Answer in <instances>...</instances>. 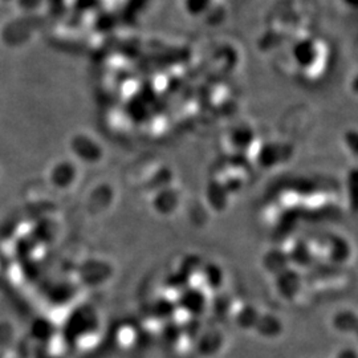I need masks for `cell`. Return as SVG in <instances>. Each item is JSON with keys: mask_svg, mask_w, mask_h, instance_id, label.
<instances>
[{"mask_svg": "<svg viewBox=\"0 0 358 358\" xmlns=\"http://www.w3.org/2000/svg\"><path fill=\"white\" fill-rule=\"evenodd\" d=\"M345 1L346 6H349V7H353V8H356L358 4V0H344Z\"/></svg>", "mask_w": 358, "mask_h": 358, "instance_id": "3957f363", "label": "cell"}, {"mask_svg": "<svg viewBox=\"0 0 358 358\" xmlns=\"http://www.w3.org/2000/svg\"><path fill=\"white\" fill-rule=\"evenodd\" d=\"M211 4V0H185V7L192 15H201L205 13Z\"/></svg>", "mask_w": 358, "mask_h": 358, "instance_id": "7a4b0ae2", "label": "cell"}, {"mask_svg": "<svg viewBox=\"0 0 358 358\" xmlns=\"http://www.w3.org/2000/svg\"><path fill=\"white\" fill-rule=\"evenodd\" d=\"M294 60L300 66H309L313 64L317 57V47L312 38H301L294 45L292 50Z\"/></svg>", "mask_w": 358, "mask_h": 358, "instance_id": "6da1fadb", "label": "cell"}]
</instances>
